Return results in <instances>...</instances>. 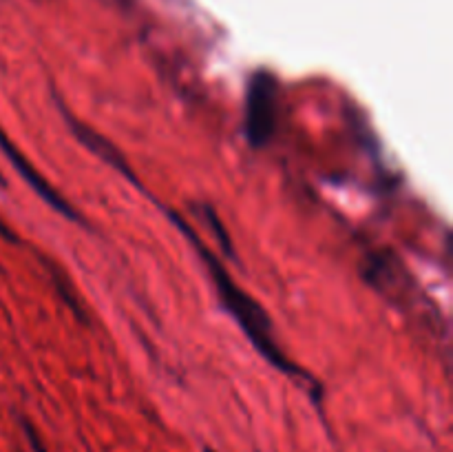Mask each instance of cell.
<instances>
[{"label":"cell","mask_w":453,"mask_h":452,"mask_svg":"<svg viewBox=\"0 0 453 452\" xmlns=\"http://www.w3.org/2000/svg\"><path fill=\"white\" fill-rule=\"evenodd\" d=\"M202 213H203V217H208V222H211V229H212V233H215L217 242L221 244V248H224L228 255H233V242H230L228 233H226V229L221 226L219 217L215 215V211H212L211 207H202Z\"/></svg>","instance_id":"obj_5"},{"label":"cell","mask_w":453,"mask_h":452,"mask_svg":"<svg viewBox=\"0 0 453 452\" xmlns=\"http://www.w3.org/2000/svg\"><path fill=\"white\" fill-rule=\"evenodd\" d=\"M62 113L66 115V122H69L71 131L75 133V137H78V140L82 142V144L87 146L88 151H93V153H96L97 158L104 160V162L109 164V167H113L115 171H118L119 175L127 177L128 182L137 184V175L131 171V167H128V162H127V160H124V155L119 153V151L115 149V146L111 144V142L106 140L104 136L96 133L91 127H87V124H84L82 120L73 118V115L66 113V111H62Z\"/></svg>","instance_id":"obj_4"},{"label":"cell","mask_w":453,"mask_h":452,"mask_svg":"<svg viewBox=\"0 0 453 452\" xmlns=\"http://www.w3.org/2000/svg\"><path fill=\"white\" fill-rule=\"evenodd\" d=\"M0 149H3V153L7 155L9 162L16 167V171L20 173L22 180L27 182V184L31 186V189L35 191V195H38L40 199H44V202L49 204V207L53 208V211H58L60 215H65L66 220H73V222H82V217L78 215V211H75L73 207H71L69 202H66L65 198H62L60 193H58L56 189H53L51 184H49L47 180H44L42 175L38 173V168L34 167V164L29 162V160L25 158V155L20 153V151L16 149V146L9 142V137L4 136L3 131H0Z\"/></svg>","instance_id":"obj_3"},{"label":"cell","mask_w":453,"mask_h":452,"mask_svg":"<svg viewBox=\"0 0 453 452\" xmlns=\"http://www.w3.org/2000/svg\"><path fill=\"white\" fill-rule=\"evenodd\" d=\"M277 80L268 71H257L248 82L243 133L255 149L264 146L277 127Z\"/></svg>","instance_id":"obj_2"},{"label":"cell","mask_w":453,"mask_h":452,"mask_svg":"<svg viewBox=\"0 0 453 452\" xmlns=\"http://www.w3.org/2000/svg\"><path fill=\"white\" fill-rule=\"evenodd\" d=\"M25 434H27V439H29V443H31V448H34V452H47L42 448V443H40V439H38V434H35V430L31 428V425L27 424V421H25Z\"/></svg>","instance_id":"obj_6"},{"label":"cell","mask_w":453,"mask_h":452,"mask_svg":"<svg viewBox=\"0 0 453 452\" xmlns=\"http://www.w3.org/2000/svg\"><path fill=\"white\" fill-rule=\"evenodd\" d=\"M0 184H4V182H3V177H0Z\"/></svg>","instance_id":"obj_8"},{"label":"cell","mask_w":453,"mask_h":452,"mask_svg":"<svg viewBox=\"0 0 453 452\" xmlns=\"http://www.w3.org/2000/svg\"><path fill=\"white\" fill-rule=\"evenodd\" d=\"M171 217L175 220V224L184 230L186 238H190L193 246L199 251V255H202L208 273H211L212 282H215L221 304H224L226 310L233 315L234 322L243 328V332H246V337L250 339V344L257 348V353H259L265 362L273 363L277 370L286 372V375H299V368H296L295 363H292L290 359L283 355V350L279 348V344L274 341L273 323H270L265 310L261 308V306L257 304V301L252 300V297L248 295L243 288H239L237 284L233 282V277L228 275V270H226L224 266H221L219 261H217L215 257L206 251V248H203V244L199 242L197 235H195L193 230H190L188 226L180 220V217L177 215H171Z\"/></svg>","instance_id":"obj_1"},{"label":"cell","mask_w":453,"mask_h":452,"mask_svg":"<svg viewBox=\"0 0 453 452\" xmlns=\"http://www.w3.org/2000/svg\"><path fill=\"white\" fill-rule=\"evenodd\" d=\"M206 452H212V450H208V448H206Z\"/></svg>","instance_id":"obj_9"},{"label":"cell","mask_w":453,"mask_h":452,"mask_svg":"<svg viewBox=\"0 0 453 452\" xmlns=\"http://www.w3.org/2000/svg\"><path fill=\"white\" fill-rule=\"evenodd\" d=\"M0 235H3V238H4V239H9V242H16V239H18V238H16V235H13V233H12V230H9V229H7V224H4V222H3V220H0Z\"/></svg>","instance_id":"obj_7"}]
</instances>
